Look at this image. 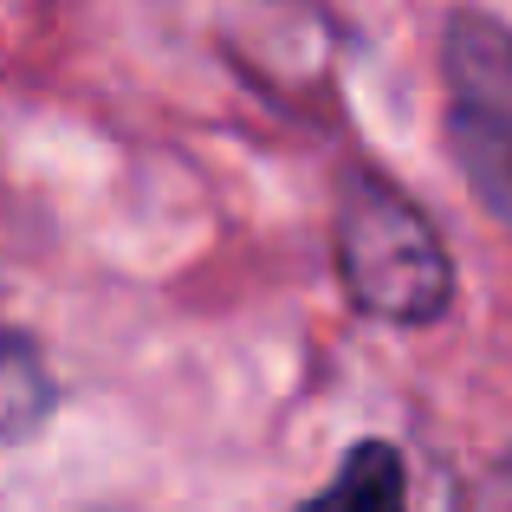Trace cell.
<instances>
[{
    "instance_id": "cell-4",
    "label": "cell",
    "mask_w": 512,
    "mask_h": 512,
    "mask_svg": "<svg viewBox=\"0 0 512 512\" xmlns=\"http://www.w3.org/2000/svg\"><path fill=\"white\" fill-rule=\"evenodd\" d=\"M52 409V376L33 357V344L0 331V441H20L46 422Z\"/></svg>"
},
{
    "instance_id": "cell-1",
    "label": "cell",
    "mask_w": 512,
    "mask_h": 512,
    "mask_svg": "<svg viewBox=\"0 0 512 512\" xmlns=\"http://www.w3.org/2000/svg\"><path fill=\"white\" fill-rule=\"evenodd\" d=\"M338 273L350 299L389 325H428L454 299V273L435 227L422 221L409 195H396L389 182H370V175L338 208Z\"/></svg>"
},
{
    "instance_id": "cell-2",
    "label": "cell",
    "mask_w": 512,
    "mask_h": 512,
    "mask_svg": "<svg viewBox=\"0 0 512 512\" xmlns=\"http://www.w3.org/2000/svg\"><path fill=\"white\" fill-rule=\"evenodd\" d=\"M448 72V137L487 214L512 227V26L487 13L448 20L441 39Z\"/></svg>"
},
{
    "instance_id": "cell-3",
    "label": "cell",
    "mask_w": 512,
    "mask_h": 512,
    "mask_svg": "<svg viewBox=\"0 0 512 512\" xmlns=\"http://www.w3.org/2000/svg\"><path fill=\"white\" fill-rule=\"evenodd\" d=\"M299 512H409V474H402V454L383 441H363L357 454L338 467L325 493Z\"/></svg>"
}]
</instances>
